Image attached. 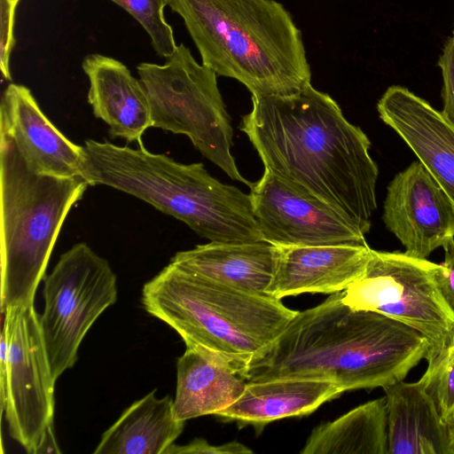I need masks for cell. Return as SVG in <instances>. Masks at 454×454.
<instances>
[{
    "label": "cell",
    "instance_id": "obj_1",
    "mask_svg": "<svg viewBox=\"0 0 454 454\" xmlns=\"http://www.w3.org/2000/svg\"><path fill=\"white\" fill-rule=\"evenodd\" d=\"M239 129L264 169L327 205L364 234L377 209V164L364 132L309 83L290 96L252 95Z\"/></svg>",
    "mask_w": 454,
    "mask_h": 454
},
{
    "label": "cell",
    "instance_id": "obj_2",
    "mask_svg": "<svg viewBox=\"0 0 454 454\" xmlns=\"http://www.w3.org/2000/svg\"><path fill=\"white\" fill-rule=\"evenodd\" d=\"M342 292L298 311L242 378L262 381L304 378L331 381L342 390L385 387L403 381L429 353L415 329L382 314L353 309Z\"/></svg>",
    "mask_w": 454,
    "mask_h": 454
},
{
    "label": "cell",
    "instance_id": "obj_3",
    "mask_svg": "<svg viewBox=\"0 0 454 454\" xmlns=\"http://www.w3.org/2000/svg\"><path fill=\"white\" fill-rule=\"evenodd\" d=\"M202 64L252 95L290 96L310 83L301 30L275 0H167Z\"/></svg>",
    "mask_w": 454,
    "mask_h": 454
},
{
    "label": "cell",
    "instance_id": "obj_4",
    "mask_svg": "<svg viewBox=\"0 0 454 454\" xmlns=\"http://www.w3.org/2000/svg\"><path fill=\"white\" fill-rule=\"evenodd\" d=\"M82 176L135 196L213 242L263 241L249 194L214 178L202 163L184 164L146 150L88 139Z\"/></svg>",
    "mask_w": 454,
    "mask_h": 454
},
{
    "label": "cell",
    "instance_id": "obj_5",
    "mask_svg": "<svg viewBox=\"0 0 454 454\" xmlns=\"http://www.w3.org/2000/svg\"><path fill=\"white\" fill-rule=\"evenodd\" d=\"M142 304L186 347L240 377L298 312L279 299L226 286L172 262L145 284Z\"/></svg>",
    "mask_w": 454,
    "mask_h": 454
},
{
    "label": "cell",
    "instance_id": "obj_6",
    "mask_svg": "<svg viewBox=\"0 0 454 454\" xmlns=\"http://www.w3.org/2000/svg\"><path fill=\"white\" fill-rule=\"evenodd\" d=\"M0 137L1 312L34 305L67 214L89 183L82 176L38 175L12 138Z\"/></svg>",
    "mask_w": 454,
    "mask_h": 454
},
{
    "label": "cell",
    "instance_id": "obj_7",
    "mask_svg": "<svg viewBox=\"0 0 454 454\" xmlns=\"http://www.w3.org/2000/svg\"><path fill=\"white\" fill-rule=\"evenodd\" d=\"M151 108L153 127L187 136L192 145L231 179L250 187L231 153L232 128L217 74L199 64L180 43L164 64L137 67Z\"/></svg>",
    "mask_w": 454,
    "mask_h": 454
},
{
    "label": "cell",
    "instance_id": "obj_8",
    "mask_svg": "<svg viewBox=\"0 0 454 454\" xmlns=\"http://www.w3.org/2000/svg\"><path fill=\"white\" fill-rule=\"evenodd\" d=\"M438 265L404 252L372 249L364 272L342 291L341 300L418 331L429 343L427 367L433 366L454 342V310L437 285Z\"/></svg>",
    "mask_w": 454,
    "mask_h": 454
},
{
    "label": "cell",
    "instance_id": "obj_9",
    "mask_svg": "<svg viewBox=\"0 0 454 454\" xmlns=\"http://www.w3.org/2000/svg\"><path fill=\"white\" fill-rule=\"evenodd\" d=\"M1 409L9 434L30 454L60 453L53 428L54 385L39 315L32 306L4 313Z\"/></svg>",
    "mask_w": 454,
    "mask_h": 454
},
{
    "label": "cell",
    "instance_id": "obj_10",
    "mask_svg": "<svg viewBox=\"0 0 454 454\" xmlns=\"http://www.w3.org/2000/svg\"><path fill=\"white\" fill-rule=\"evenodd\" d=\"M43 281L39 317L51 373L57 380L77 361L81 342L99 316L117 300V279L109 262L86 243L62 254Z\"/></svg>",
    "mask_w": 454,
    "mask_h": 454
},
{
    "label": "cell",
    "instance_id": "obj_11",
    "mask_svg": "<svg viewBox=\"0 0 454 454\" xmlns=\"http://www.w3.org/2000/svg\"><path fill=\"white\" fill-rule=\"evenodd\" d=\"M253 213L263 241L277 247L366 243L357 227L320 200L264 169L250 185Z\"/></svg>",
    "mask_w": 454,
    "mask_h": 454
},
{
    "label": "cell",
    "instance_id": "obj_12",
    "mask_svg": "<svg viewBox=\"0 0 454 454\" xmlns=\"http://www.w3.org/2000/svg\"><path fill=\"white\" fill-rule=\"evenodd\" d=\"M382 220L413 257L427 259L454 239V204L419 160L388 184Z\"/></svg>",
    "mask_w": 454,
    "mask_h": 454
},
{
    "label": "cell",
    "instance_id": "obj_13",
    "mask_svg": "<svg viewBox=\"0 0 454 454\" xmlns=\"http://www.w3.org/2000/svg\"><path fill=\"white\" fill-rule=\"evenodd\" d=\"M1 131L13 141L27 167L38 175L82 176L83 146L71 142L45 116L29 89L10 83L3 92Z\"/></svg>",
    "mask_w": 454,
    "mask_h": 454
},
{
    "label": "cell",
    "instance_id": "obj_14",
    "mask_svg": "<svg viewBox=\"0 0 454 454\" xmlns=\"http://www.w3.org/2000/svg\"><path fill=\"white\" fill-rule=\"evenodd\" d=\"M380 118L408 145L454 204V124L408 89L390 86L377 104Z\"/></svg>",
    "mask_w": 454,
    "mask_h": 454
},
{
    "label": "cell",
    "instance_id": "obj_15",
    "mask_svg": "<svg viewBox=\"0 0 454 454\" xmlns=\"http://www.w3.org/2000/svg\"><path fill=\"white\" fill-rule=\"evenodd\" d=\"M371 251L367 243L278 247L276 269L266 293L281 300L305 293L342 292L363 275Z\"/></svg>",
    "mask_w": 454,
    "mask_h": 454
},
{
    "label": "cell",
    "instance_id": "obj_16",
    "mask_svg": "<svg viewBox=\"0 0 454 454\" xmlns=\"http://www.w3.org/2000/svg\"><path fill=\"white\" fill-rule=\"evenodd\" d=\"M82 67L90 82L88 101L109 134L128 142H142L153 127L149 101L143 84L121 61L98 53L87 55Z\"/></svg>",
    "mask_w": 454,
    "mask_h": 454
},
{
    "label": "cell",
    "instance_id": "obj_17",
    "mask_svg": "<svg viewBox=\"0 0 454 454\" xmlns=\"http://www.w3.org/2000/svg\"><path fill=\"white\" fill-rule=\"evenodd\" d=\"M387 454H454V441L422 380L383 387Z\"/></svg>",
    "mask_w": 454,
    "mask_h": 454
},
{
    "label": "cell",
    "instance_id": "obj_18",
    "mask_svg": "<svg viewBox=\"0 0 454 454\" xmlns=\"http://www.w3.org/2000/svg\"><path fill=\"white\" fill-rule=\"evenodd\" d=\"M277 259L278 247L266 241H210L176 253L170 262L226 286L268 295Z\"/></svg>",
    "mask_w": 454,
    "mask_h": 454
},
{
    "label": "cell",
    "instance_id": "obj_19",
    "mask_svg": "<svg viewBox=\"0 0 454 454\" xmlns=\"http://www.w3.org/2000/svg\"><path fill=\"white\" fill-rule=\"evenodd\" d=\"M343 392L331 381L315 379L248 381L239 398L215 416L262 427L274 420L309 414Z\"/></svg>",
    "mask_w": 454,
    "mask_h": 454
},
{
    "label": "cell",
    "instance_id": "obj_20",
    "mask_svg": "<svg viewBox=\"0 0 454 454\" xmlns=\"http://www.w3.org/2000/svg\"><path fill=\"white\" fill-rule=\"evenodd\" d=\"M153 389L127 408L101 436L94 454H164L184 428L171 397Z\"/></svg>",
    "mask_w": 454,
    "mask_h": 454
},
{
    "label": "cell",
    "instance_id": "obj_21",
    "mask_svg": "<svg viewBox=\"0 0 454 454\" xmlns=\"http://www.w3.org/2000/svg\"><path fill=\"white\" fill-rule=\"evenodd\" d=\"M246 384V380L231 369L186 347L176 362L175 415L184 421L215 415L239 398Z\"/></svg>",
    "mask_w": 454,
    "mask_h": 454
},
{
    "label": "cell",
    "instance_id": "obj_22",
    "mask_svg": "<svg viewBox=\"0 0 454 454\" xmlns=\"http://www.w3.org/2000/svg\"><path fill=\"white\" fill-rule=\"evenodd\" d=\"M301 454H387L386 397L315 427Z\"/></svg>",
    "mask_w": 454,
    "mask_h": 454
},
{
    "label": "cell",
    "instance_id": "obj_23",
    "mask_svg": "<svg viewBox=\"0 0 454 454\" xmlns=\"http://www.w3.org/2000/svg\"><path fill=\"white\" fill-rule=\"evenodd\" d=\"M130 14L145 30L160 58H168L176 49L171 26L164 17L167 0H110Z\"/></svg>",
    "mask_w": 454,
    "mask_h": 454
},
{
    "label": "cell",
    "instance_id": "obj_24",
    "mask_svg": "<svg viewBox=\"0 0 454 454\" xmlns=\"http://www.w3.org/2000/svg\"><path fill=\"white\" fill-rule=\"evenodd\" d=\"M446 420L454 413V342L442 357L420 378Z\"/></svg>",
    "mask_w": 454,
    "mask_h": 454
},
{
    "label": "cell",
    "instance_id": "obj_25",
    "mask_svg": "<svg viewBox=\"0 0 454 454\" xmlns=\"http://www.w3.org/2000/svg\"><path fill=\"white\" fill-rule=\"evenodd\" d=\"M16 6L9 0H0V68L5 80H11L10 57L15 38L14 18Z\"/></svg>",
    "mask_w": 454,
    "mask_h": 454
},
{
    "label": "cell",
    "instance_id": "obj_26",
    "mask_svg": "<svg viewBox=\"0 0 454 454\" xmlns=\"http://www.w3.org/2000/svg\"><path fill=\"white\" fill-rule=\"evenodd\" d=\"M437 64L442 70L443 82L442 113L454 124V33L445 43Z\"/></svg>",
    "mask_w": 454,
    "mask_h": 454
},
{
    "label": "cell",
    "instance_id": "obj_27",
    "mask_svg": "<svg viewBox=\"0 0 454 454\" xmlns=\"http://www.w3.org/2000/svg\"><path fill=\"white\" fill-rule=\"evenodd\" d=\"M252 452V450L237 441L212 445L205 439H194L185 445L174 443L164 454H250Z\"/></svg>",
    "mask_w": 454,
    "mask_h": 454
},
{
    "label": "cell",
    "instance_id": "obj_28",
    "mask_svg": "<svg viewBox=\"0 0 454 454\" xmlns=\"http://www.w3.org/2000/svg\"><path fill=\"white\" fill-rule=\"evenodd\" d=\"M443 249L444 261L438 265L436 281L443 298L454 310V239Z\"/></svg>",
    "mask_w": 454,
    "mask_h": 454
},
{
    "label": "cell",
    "instance_id": "obj_29",
    "mask_svg": "<svg viewBox=\"0 0 454 454\" xmlns=\"http://www.w3.org/2000/svg\"><path fill=\"white\" fill-rule=\"evenodd\" d=\"M449 426L452 439L454 441V413L445 420Z\"/></svg>",
    "mask_w": 454,
    "mask_h": 454
},
{
    "label": "cell",
    "instance_id": "obj_30",
    "mask_svg": "<svg viewBox=\"0 0 454 454\" xmlns=\"http://www.w3.org/2000/svg\"><path fill=\"white\" fill-rule=\"evenodd\" d=\"M13 5H17L20 0H9Z\"/></svg>",
    "mask_w": 454,
    "mask_h": 454
}]
</instances>
